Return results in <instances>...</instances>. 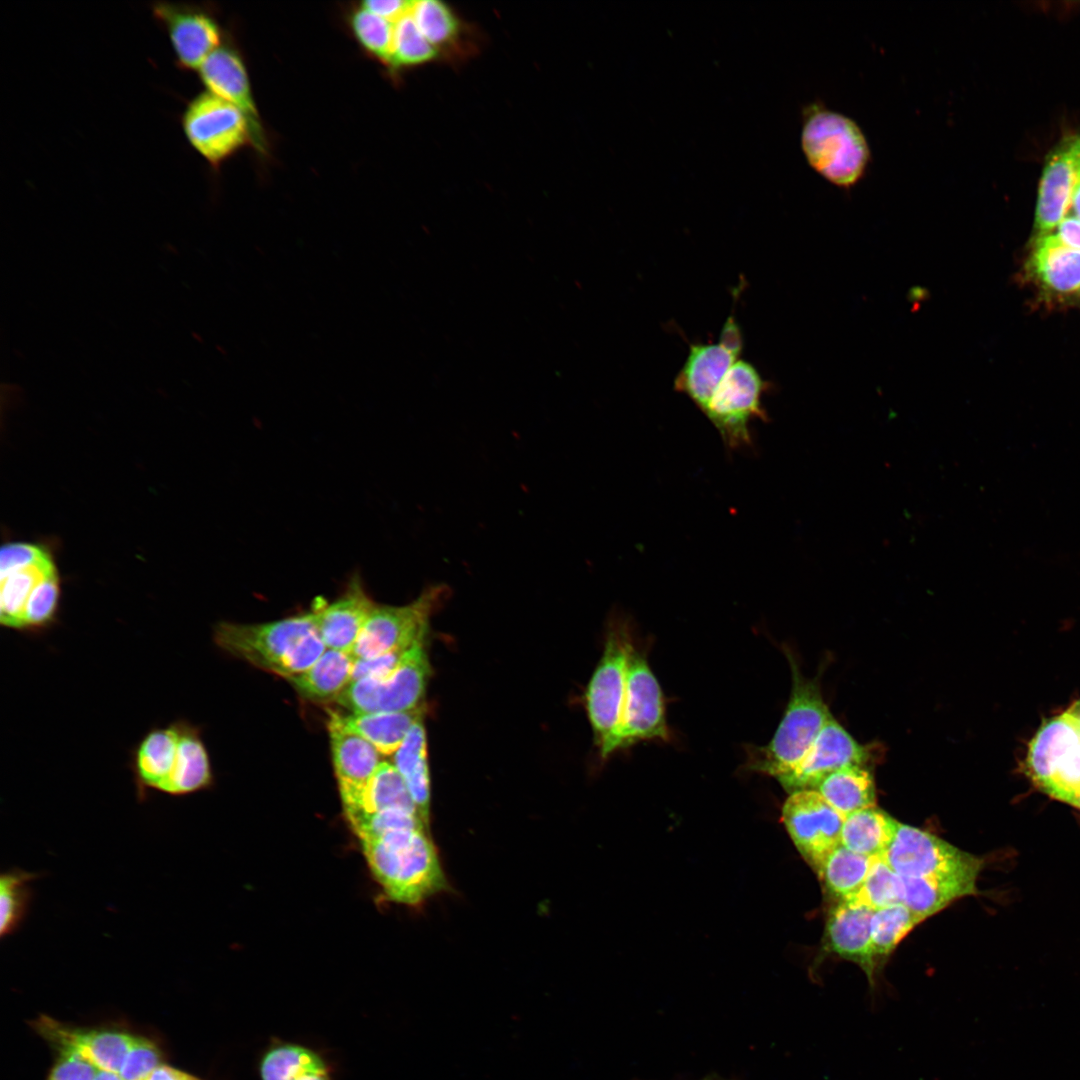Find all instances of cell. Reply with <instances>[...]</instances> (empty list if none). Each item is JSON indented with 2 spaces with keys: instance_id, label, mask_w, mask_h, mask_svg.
I'll list each match as a JSON object with an SVG mask.
<instances>
[{
  "instance_id": "6da1fadb",
  "label": "cell",
  "mask_w": 1080,
  "mask_h": 1080,
  "mask_svg": "<svg viewBox=\"0 0 1080 1080\" xmlns=\"http://www.w3.org/2000/svg\"><path fill=\"white\" fill-rule=\"evenodd\" d=\"M213 640L226 653L285 679L313 665L326 650L313 610L271 622H219Z\"/></svg>"
},
{
  "instance_id": "7a4b0ae2",
  "label": "cell",
  "mask_w": 1080,
  "mask_h": 1080,
  "mask_svg": "<svg viewBox=\"0 0 1080 1080\" xmlns=\"http://www.w3.org/2000/svg\"><path fill=\"white\" fill-rule=\"evenodd\" d=\"M360 843L371 873L391 901L416 906L447 888L427 829L391 832Z\"/></svg>"
},
{
  "instance_id": "3957f363",
  "label": "cell",
  "mask_w": 1080,
  "mask_h": 1080,
  "mask_svg": "<svg viewBox=\"0 0 1080 1080\" xmlns=\"http://www.w3.org/2000/svg\"><path fill=\"white\" fill-rule=\"evenodd\" d=\"M792 672V690L785 714L771 741L747 750L749 769L781 778L804 759L818 734L833 717L820 691L818 679L803 676L785 649Z\"/></svg>"
},
{
  "instance_id": "277c9868",
  "label": "cell",
  "mask_w": 1080,
  "mask_h": 1080,
  "mask_svg": "<svg viewBox=\"0 0 1080 1080\" xmlns=\"http://www.w3.org/2000/svg\"><path fill=\"white\" fill-rule=\"evenodd\" d=\"M801 144L810 166L839 187L856 184L870 160L860 127L849 117L827 109L807 113Z\"/></svg>"
},
{
  "instance_id": "5b68a950",
  "label": "cell",
  "mask_w": 1080,
  "mask_h": 1080,
  "mask_svg": "<svg viewBox=\"0 0 1080 1080\" xmlns=\"http://www.w3.org/2000/svg\"><path fill=\"white\" fill-rule=\"evenodd\" d=\"M758 370L739 359L725 374L702 412L729 452L753 448L750 424L769 421L762 396L769 389Z\"/></svg>"
},
{
  "instance_id": "8992f818",
  "label": "cell",
  "mask_w": 1080,
  "mask_h": 1080,
  "mask_svg": "<svg viewBox=\"0 0 1080 1080\" xmlns=\"http://www.w3.org/2000/svg\"><path fill=\"white\" fill-rule=\"evenodd\" d=\"M632 640L624 624L609 630L600 662L587 686L586 709L602 757L618 750Z\"/></svg>"
},
{
  "instance_id": "52a82bcc",
  "label": "cell",
  "mask_w": 1080,
  "mask_h": 1080,
  "mask_svg": "<svg viewBox=\"0 0 1080 1080\" xmlns=\"http://www.w3.org/2000/svg\"><path fill=\"white\" fill-rule=\"evenodd\" d=\"M181 127L191 147L214 168L244 146H255L247 116L235 105L208 91L196 95L186 104Z\"/></svg>"
},
{
  "instance_id": "ba28073f",
  "label": "cell",
  "mask_w": 1080,
  "mask_h": 1080,
  "mask_svg": "<svg viewBox=\"0 0 1080 1080\" xmlns=\"http://www.w3.org/2000/svg\"><path fill=\"white\" fill-rule=\"evenodd\" d=\"M424 642L425 638L417 641L388 675L350 682L335 702L353 714L400 712L419 707L430 675Z\"/></svg>"
},
{
  "instance_id": "9c48e42d",
  "label": "cell",
  "mask_w": 1080,
  "mask_h": 1080,
  "mask_svg": "<svg viewBox=\"0 0 1080 1080\" xmlns=\"http://www.w3.org/2000/svg\"><path fill=\"white\" fill-rule=\"evenodd\" d=\"M444 584L430 585L412 602L375 604L352 650L354 659L370 658L397 649H408L424 639L433 611L448 595Z\"/></svg>"
},
{
  "instance_id": "30bf717a",
  "label": "cell",
  "mask_w": 1080,
  "mask_h": 1080,
  "mask_svg": "<svg viewBox=\"0 0 1080 1080\" xmlns=\"http://www.w3.org/2000/svg\"><path fill=\"white\" fill-rule=\"evenodd\" d=\"M882 857L897 874L910 877L979 875L984 865L982 858L903 823Z\"/></svg>"
},
{
  "instance_id": "8fae6325",
  "label": "cell",
  "mask_w": 1080,
  "mask_h": 1080,
  "mask_svg": "<svg viewBox=\"0 0 1080 1080\" xmlns=\"http://www.w3.org/2000/svg\"><path fill=\"white\" fill-rule=\"evenodd\" d=\"M670 737L660 685L646 657L632 642L627 659L626 692L618 749L639 741Z\"/></svg>"
},
{
  "instance_id": "7c38bea8",
  "label": "cell",
  "mask_w": 1080,
  "mask_h": 1080,
  "mask_svg": "<svg viewBox=\"0 0 1080 1080\" xmlns=\"http://www.w3.org/2000/svg\"><path fill=\"white\" fill-rule=\"evenodd\" d=\"M782 820L801 856L815 871L841 844L844 817L816 790L791 793L783 805Z\"/></svg>"
},
{
  "instance_id": "4fadbf2b",
  "label": "cell",
  "mask_w": 1080,
  "mask_h": 1080,
  "mask_svg": "<svg viewBox=\"0 0 1080 1080\" xmlns=\"http://www.w3.org/2000/svg\"><path fill=\"white\" fill-rule=\"evenodd\" d=\"M151 10L167 34L180 69L198 70L221 46V28L208 8L188 3L155 2Z\"/></svg>"
},
{
  "instance_id": "5bb4252c",
  "label": "cell",
  "mask_w": 1080,
  "mask_h": 1080,
  "mask_svg": "<svg viewBox=\"0 0 1080 1080\" xmlns=\"http://www.w3.org/2000/svg\"><path fill=\"white\" fill-rule=\"evenodd\" d=\"M742 349V333L731 314L717 343L690 345L687 359L674 379V390L685 394L703 412L725 374L739 360Z\"/></svg>"
},
{
  "instance_id": "9a60e30c",
  "label": "cell",
  "mask_w": 1080,
  "mask_h": 1080,
  "mask_svg": "<svg viewBox=\"0 0 1080 1080\" xmlns=\"http://www.w3.org/2000/svg\"><path fill=\"white\" fill-rule=\"evenodd\" d=\"M328 732L332 759L345 818L362 809L367 786L380 765V753L349 729L342 715L330 712Z\"/></svg>"
},
{
  "instance_id": "2e32d148",
  "label": "cell",
  "mask_w": 1080,
  "mask_h": 1080,
  "mask_svg": "<svg viewBox=\"0 0 1080 1080\" xmlns=\"http://www.w3.org/2000/svg\"><path fill=\"white\" fill-rule=\"evenodd\" d=\"M33 1029L56 1053H73L97 1069L119 1072L136 1035L112 1029H82L41 1015L32 1022Z\"/></svg>"
},
{
  "instance_id": "e0dca14e",
  "label": "cell",
  "mask_w": 1080,
  "mask_h": 1080,
  "mask_svg": "<svg viewBox=\"0 0 1080 1080\" xmlns=\"http://www.w3.org/2000/svg\"><path fill=\"white\" fill-rule=\"evenodd\" d=\"M868 756L866 748L832 717L797 768L777 780L790 793L815 790L824 778L845 766H864Z\"/></svg>"
},
{
  "instance_id": "ac0fdd59",
  "label": "cell",
  "mask_w": 1080,
  "mask_h": 1080,
  "mask_svg": "<svg viewBox=\"0 0 1080 1080\" xmlns=\"http://www.w3.org/2000/svg\"><path fill=\"white\" fill-rule=\"evenodd\" d=\"M375 604L358 572L350 576L332 602L315 600L312 610L326 648L351 654Z\"/></svg>"
},
{
  "instance_id": "d6986e66",
  "label": "cell",
  "mask_w": 1080,
  "mask_h": 1080,
  "mask_svg": "<svg viewBox=\"0 0 1080 1080\" xmlns=\"http://www.w3.org/2000/svg\"><path fill=\"white\" fill-rule=\"evenodd\" d=\"M874 910L852 900H840L829 912L825 926L827 948L839 957L857 964L871 985L875 983L877 963L871 944V920Z\"/></svg>"
},
{
  "instance_id": "ffe728a7",
  "label": "cell",
  "mask_w": 1080,
  "mask_h": 1080,
  "mask_svg": "<svg viewBox=\"0 0 1080 1080\" xmlns=\"http://www.w3.org/2000/svg\"><path fill=\"white\" fill-rule=\"evenodd\" d=\"M207 91L238 107L248 118L255 137V148L266 147L263 128L251 92L245 64L239 53L229 45L219 46L198 69Z\"/></svg>"
},
{
  "instance_id": "44dd1931",
  "label": "cell",
  "mask_w": 1080,
  "mask_h": 1080,
  "mask_svg": "<svg viewBox=\"0 0 1080 1080\" xmlns=\"http://www.w3.org/2000/svg\"><path fill=\"white\" fill-rule=\"evenodd\" d=\"M1080 741V725L1068 712L1043 723L1029 744L1026 770L1041 790Z\"/></svg>"
},
{
  "instance_id": "7402d4cb",
  "label": "cell",
  "mask_w": 1080,
  "mask_h": 1080,
  "mask_svg": "<svg viewBox=\"0 0 1080 1080\" xmlns=\"http://www.w3.org/2000/svg\"><path fill=\"white\" fill-rule=\"evenodd\" d=\"M179 733L176 721L151 728L131 752L130 769L136 795L145 801L150 791H161L173 768Z\"/></svg>"
},
{
  "instance_id": "603a6c76",
  "label": "cell",
  "mask_w": 1080,
  "mask_h": 1080,
  "mask_svg": "<svg viewBox=\"0 0 1080 1080\" xmlns=\"http://www.w3.org/2000/svg\"><path fill=\"white\" fill-rule=\"evenodd\" d=\"M1074 184V168L1065 142L1050 153L1042 172L1035 212L1039 236L1050 234L1064 219Z\"/></svg>"
},
{
  "instance_id": "cb8c5ba5",
  "label": "cell",
  "mask_w": 1080,
  "mask_h": 1080,
  "mask_svg": "<svg viewBox=\"0 0 1080 1080\" xmlns=\"http://www.w3.org/2000/svg\"><path fill=\"white\" fill-rule=\"evenodd\" d=\"M179 740L171 773L161 791L170 796H186L209 788L213 773L200 729L185 719L176 720Z\"/></svg>"
},
{
  "instance_id": "d4e9b609",
  "label": "cell",
  "mask_w": 1080,
  "mask_h": 1080,
  "mask_svg": "<svg viewBox=\"0 0 1080 1080\" xmlns=\"http://www.w3.org/2000/svg\"><path fill=\"white\" fill-rule=\"evenodd\" d=\"M977 878L972 874L900 876L902 903L925 920L957 899L977 894Z\"/></svg>"
},
{
  "instance_id": "484cf974",
  "label": "cell",
  "mask_w": 1080,
  "mask_h": 1080,
  "mask_svg": "<svg viewBox=\"0 0 1080 1080\" xmlns=\"http://www.w3.org/2000/svg\"><path fill=\"white\" fill-rule=\"evenodd\" d=\"M1028 266L1049 290L1069 293L1080 288V250L1066 246L1056 234L1038 237Z\"/></svg>"
},
{
  "instance_id": "4316f807",
  "label": "cell",
  "mask_w": 1080,
  "mask_h": 1080,
  "mask_svg": "<svg viewBox=\"0 0 1080 1080\" xmlns=\"http://www.w3.org/2000/svg\"><path fill=\"white\" fill-rule=\"evenodd\" d=\"M353 664L351 654L326 648L307 670L286 680L306 699L336 701L351 682Z\"/></svg>"
},
{
  "instance_id": "83f0119b",
  "label": "cell",
  "mask_w": 1080,
  "mask_h": 1080,
  "mask_svg": "<svg viewBox=\"0 0 1080 1080\" xmlns=\"http://www.w3.org/2000/svg\"><path fill=\"white\" fill-rule=\"evenodd\" d=\"M391 763L404 779L422 819L429 825L430 777L423 717L413 724L401 746L393 754Z\"/></svg>"
},
{
  "instance_id": "f1b7e54d",
  "label": "cell",
  "mask_w": 1080,
  "mask_h": 1080,
  "mask_svg": "<svg viewBox=\"0 0 1080 1080\" xmlns=\"http://www.w3.org/2000/svg\"><path fill=\"white\" fill-rule=\"evenodd\" d=\"M899 822L876 806L844 817L841 845L870 858L882 857L892 844Z\"/></svg>"
},
{
  "instance_id": "f546056e",
  "label": "cell",
  "mask_w": 1080,
  "mask_h": 1080,
  "mask_svg": "<svg viewBox=\"0 0 1080 1080\" xmlns=\"http://www.w3.org/2000/svg\"><path fill=\"white\" fill-rule=\"evenodd\" d=\"M423 717V707L400 712L342 715L346 726L370 742L380 754L393 755L413 724Z\"/></svg>"
},
{
  "instance_id": "4dcf8cb0",
  "label": "cell",
  "mask_w": 1080,
  "mask_h": 1080,
  "mask_svg": "<svg viewBox=\"0 0 1080 1080\" xmlns=\"http://www.w3.org/2000/svg\"><path fill=\"white\" fill-rule=\"evenodd\" d=\"M815 790L843 817L876 805L873 776L862 765H848L831 773Z\"/></svg>"
},
{
  "instance_id": "1f68e13d",
  "label": "cell",
  "mask_w": 1080,
  "mask_h": 1080,
  "mask_svg": "<svg viewBox=\"0 0 1080 1080\" xmlns=\"http://www.w3.org/2000/svg\"><path fill=\"white\" fill-rule=\"evenodd\" d=\"M56 573L46 552L40 559L1 576L0 622L7 628L21 630L26 603L35 587Z\"/></svg>"
},
{
  "instance_id": "d6a6232c",
  "label": "cell",
  "mask_w": 1080,
  "mask_h": 1080,
  "mask_svg": "<svg viewBox=\"0 0 1080 1080\" xmlns=\"http://www.w3.org/2000/svg\"><path fill=\"white\" fill-rule=\"evenodd\" d=\"M326 1069L329 1066L319 1053L290 1042H278L268 1047L258 1065L261 1080H298Z\"/></svg>"
},
{
  "instance_id": "836d02e7",
  "label": "cell",
  "mask_w": 1080,
  "mask_h": 1080,
  "mask_svg": "<svg viewBox=\"0 0 1080 1080\" xmlns=\"http://www.w3.org/2000/svg\"><path fill=\"white\" fill-rule=\"evenodd\" d=\"M871 862L872 858L840 844L827 855L816 873L831 895L845 900L860 890L868 875Z\"/></svg>"
},
{
  "instance_id": "e575fe53",
  "label": "cell",
  "mask_w": 1080,
  "mask_h": 1080,
  "mask_svg": "<svg viewBox=\"0 0 1080 1080\" xmlns=\"http://www.w3.org/2000/svg\"><path fill=\"white\" fill-rule=\"evenodd\" d=\"M387 809H404L419 814L405 781L396 767L391 762L381 761L365 791L362 809L346 817V820L361 814Z\"/></svg>"
},
{
  "instance_id": "d590c367",
  "label": "cell",
  "mask_w": 1080,
  "mask_h": 1080,
  "mask_svg": "<svg viewBox=\"0 0 1080 1080\" xmlns=\"http://www.w3.org/2000/svg\"><path fill=\"white\" fill-rule=\"evenodd\" d=\"M40 875L13 868L0 876V936L14 934L23 924L32 902L31 883Z\"/></svg>"
},
{
  "instance_id": "8d00e7d4",
  "label": "cell",
  "mask_w": 1080,
  "mask_h": 1080,
  "mask_svg": "<svg viewBox=\"0 0 1080 1080\" xmlns=\"http://www.w3.org/2000/svg\"><path fill=\"white\" fill-rule=\"evenodd\" d=\"M922 921L924 920L903 903L874 910L871 920V944L877 965Z\"/></svg>"
},
{
  "instance_id": "74e56055",
  "label": "cell",
  "mask_w": 1080,
  "mask_h": 1080,
  "mask_svg": "<svg viewBox=\"0 0 1080 1080\" xmlns=\"http://www.w3.org/2000/svg\"><path fill=\"white\" fill-rule=\"evenodd\" d=\"M409 15L421 34L436 49L452 44L460 31L453 11L438 0L411 1Z\"/></svg>"
},
{
  "instance_id": "f35d334b",
  "label": "cell",
  "mask_w": 1080,
  "mask_h": 1080,
  "mask_svg": "<svg viewBox=\"0 0 1080 1080\" xmlns=\"http://www.w3.org/2000/svg\"><path fill=\"white\" fill-rule=\"evenodd\" d=\"M848 899L858 901L873 910L902 903L900 875L883 857H874L862 887Z\"/></svg>"
},
{
  "instance_id": "ab89813d",
  "label": "cell",
  "mask_w": 1080,
  "mask_h": 1080,
  "mask_svg": "<svg viewBox=\"0 0 1080 1080\" xmlns=\"http://www.w3.org/2000/svg\"><path fill=\"white\" fill-rule=\"evenodd\" d=\"M438 55L436 49L421 34L409 13L394 23V39L388 65L395 68L428 63Z\"/></svg>"
},
{
  "instance_id": "60d3db41",
  "label": "cell",
  "mask_w": 1080,
  "mask_h": 1080,
  "mask_svg": "<svg viewBox=\"0 0 1080 1080\" xmlns=\"http://www.w3.org/2000/svg\"><path fill=\"white\" fill-rule=\"evenodd\" d=\"M350 25L361 47L379 61L389 64L394 39V23L361 7L351 15Z\"/></svg>"
},
{
  "instance_id": "b9f144b4",
  "label": "cell",
  "mask_w": 1080,
  "mask_h": 1080,
  "mask_svg": "<svg viewBox=\"0 0 1080 1080\" xmlns=\"http://www.w3.org/2000/svg\"><path fill=\"white\" fill-rule=\"evenodd\" d=\"M348 823L359 841L378 838L396 831L428 828L418 813L404 809L365 813L348 820Z\"/></svg>"
},
{
  "instance_id": "7bdbcfd3",
  "label": "cell",
  "mask_w": 1080,
  "mask_h": 1080,
  "mask_svg": "<svg viewBox=\"0 0 1080 1080\" xmlns=\"http://www.w3.org/2000/svg\"><path fill=\"white\" fill-rule=\"evenodd\" d=\"M59 593L56 573L42 580L26 603L21 630L34 633L51 626L56 619Z\"/></svg>"
},
{
  "instance_id": "ee69618b",
  "label": "cell",
  "mask_w": 1080,
  "mask_h": 1080,
  "mask_svg": "<svg viewBox=\"0 0 1080 1080\" xmlns=\"http://www.w3.org/2000/svg\"><path fill=\"white\" fill-rule=\"evenodd\" d=\"M159 1046L149 1038L136 1035L118 1072L123 1080H143L163 1062Z\"/></svg>"
},
{
  "instance_id": "f6af8a7d",
  "label": "cell",
  "mask_w": 1080,
  "mask_h": 1080,
  "mask_svg": "<svg viewBox=\"0 0 1080 1080\" xmlns=\"http://www.w3.org/2000/svg\"><path fill=\"white\" fill-rule=\"evenodd\" d=\"M410 648L397 649L370 658L354 659L351 682L362 678H382L388 675L398 666Z\"/></svg>"
},
{
  "instance_id": "bcb514c9",
  "label": "cell",
  "mask_w": 1080,
  "mask_h": 1080,
  "mask_svg": "<svg viewBox=\"0 0 1080 1080\" xmlns=\"http://www.w3.org/2000/svg\"><path fill=\"white\" fill-rule=\"evenodd\" d=\"M97 1069L88 1060L73 1053H57L47 1080H94Z\"/></svg>"
},
{
  "instance_id": "7dc6e473",
  "label": "cell",
  "mask_w": 1080,
  "mask_h": 1080,
  "mask_svg": "<svg viewBox=\"0 0 1080 1080\" xmlns=\"http://www.w3.org/2000/svg\"><path fill=\"white\" fill-rule=\"evenodd\" d=\"M45 553L41 547L32 544H6L0 551V574L2 576L32 564Z\"/></svg>"
},
{
  "instance_id": "c3c4849f",
  "label": "cell",
  "mask_w": 1080,
  "mask_h": 1080,
  "mask_svg": "<svg viewBox=\"0 0 1080 1080\" xmlns=\"http://www.w3.org/2000/svg\"><path fill=\"white\" fill-rule=\"evenodd\" d=\"M410 5L411 1L404 0H367L361 4V7L395 23L409 13Z\"/></svg>"
},
{
  "instance_id": "681fc988",
  "label": "cell",
  "mask_w": 1080,
  "mask_h": 1080,
  "mask_svg": "<svg viewBox=\"0 0 1080 1080\" xmlns=\"http://www.w3.org/2000/svg\"><path fill=\"white\" fill-rule=\"evenodd\" d=\"M1058 238L1066 246L1080 250V220L1074 216H1067L1059 223Z\"/></svg>"
},
{
  "instance_id": "f907efd6",
  "label": "cell",
  "mask_w": 1080,
  "mask_h": 1080,
  "mask_svg": "<svg viewBox=\"0 0 1080 1080\" xmlns=\"http://www.w3.org/2000/svg\"><path fill=\"white\" fill-rule=\"evenodd\" d=\"M143 1080H202L185 1071L162 1063Z\"/></svg>"
},
{
  "instance_id": "816d5d0a",
  "label": "cell",
  "mask_w": 1080,
  "mask_h": 1080,
  "mask_svg": "<svg viewBox=\"0 0 1080 1080\" xmlns=\"http://www.w3.org/2000/svg\"><path fill=\"white\" fill-rule=\"evenodd\" d=\"M1070 206L1076 218L1080 220V180L1075 181Z\"/></svg>"
},
{
  "instance_id": "f5cc1de1",
  "label": "cell",
  "mask_w": 1080,
  "mask_h": 1080,
  "mask_svg": "<svg viewBox=\"0 0 1080 1080\" xmlns=\"http://www.w3.org/2000/svg\"><path fill=\"white\" fill-rule=\"evenodd\" d=\"M298 1080H331V1073L329 1069H326L305 1075Z\"/></svg>"
},
{
  "instance_id": "db71d44e",
  "label": "cell",
  "mask_w": 1080,
  "mask_h": 1080,
  "mask_svg": "<svg viewBox=\"0 0 1080 1080\" xmlns=\"http://www.w3.org/2000/svg\"><path fill=\"white\" fill-rule=\"evenodd\" d=\"M94 1080H123V1079L117 1073L110 1072V1071H104V1070H98Z\"/></svg>"
},
{
  "instance_id": "11a10c76",
  "label": "cell",
  "mask_w": 1080,
  "mask_h": 1080,
  "mask_svg": "<svg viewBox=\"0 0 1080 1080\" xmlns=\"http://www.w3.org/2000/svg\"><path fill=\"white\" fill-rule=\"evenodd\" d=\"M1067 711L1080 722V700L1072 705Z\"/></svg>"
},
{
  "instance_id": "9f6ffc18",
  "label": "cell",
  "mask_w": 1080,
  "mask_h": 1080,
  "mask_svg": "<svg viewBox=\"0 0 1080 1080\" xmlns=\"http://www.w3.org/2000/svg\"><path fill=\"white\" fill-rule=\"evenodd\" d=\"M699 1080H734V1079L724 1078V1077L719 1076L717 1074H709V1075H707L704 1078L699 1079Z\"/></svg>"
}]
</instances>
